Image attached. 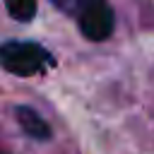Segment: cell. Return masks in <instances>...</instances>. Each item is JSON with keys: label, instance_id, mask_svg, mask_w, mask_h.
Here are the masks:
<instances>
[{"label": "cell", "instance_id": "6da1fadb", "mask_svg": "<svg viewBox=\"0 0 154 154\" xmlns=\"http://www.w3.org/2000/svg\"><path fill=\"white\" fill-rule=\"evenodd\" d=\"M51 63V55L31 41H7L0 46V65L17 75V77H31L41 72Z\"/></svg>", "mask_w": 154, "mask_h": 154}, {"label": "cell", "instance_id": "7a4b0ae2", "mask_svg": "<svg viewBox=\"0 0 154 154\" xmlns=\"http://www.w3.org/2000/svg\"><path fill=\"white\" fill-rule=\"evenodd\" d=\"M113 26H116V17L106 2H99L79 14V31L89 41H106L113 34Z\"/></svg>", "mask_w": 154, "mask_h": 154}, {"label": "cell", "instance_id": "3957f363", "mask_svg": "<svg viewBox=\"0 0 154 154\" xmlns=\"http://www.w3.org/2000/svg\"><path fill=\"white\" fill-rule=\"evenodd\" d=\"M17 120H19L22 130H24L29 137H34V140H48V137H51L48 123H46L34 108H29V106H17Z\"/></svg>", "mask_w": 154, "mask_h": 154}, {"label": "cell", "instance_id": "277c9868", "mask_svg": "<svg viewBox=\"0 0 154 154\" xmlns=\"http://www.w3.org/2000/svg\"><path fill=\"white\" fill-rule=\"evenodd\" d=\"M5 5L17 22H29L36 14V0H5Z\"/></svg>", "mask_w": 154, "mask_h": 154}, {"label": "cell", "instance_id": "5b68a950", "mask_svg": "<svg viewBox=\"0 0 154 154\" xmlns=\"http://www.w3.org/2000/svg\"><path fill=\"white\" fill-rule=\"evenodd\" d=\"M99 2H103V0H53V5L55 7H60L63 12H67V14H82V12H87L89 7H94V5H99Z\"/></svg>", "mask_w": 154, "mask_h": 154}, {"label": "cell", "instance_id": "8992f818", "mask_svg": "<svg viewBox=\"0 0 154 154\" xmlns=\"http://www.w3.org/2000/svg\"><path fill=\"white\" fill-rule=\"evenodd\" d=\"M0 154H2V152H0Z\"/></svg>", "mask_w": 154, "mask_h": 154}]
</instances>
